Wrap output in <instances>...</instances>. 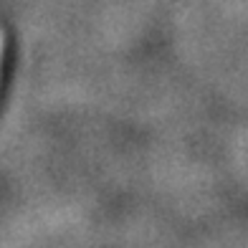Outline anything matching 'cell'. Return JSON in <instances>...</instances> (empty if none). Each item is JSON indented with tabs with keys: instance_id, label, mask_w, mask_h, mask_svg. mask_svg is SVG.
<instances>
[{
	"instance_id": "cell-1",
	"label": "cell",
	"mask_w": 248,
	"mask_h": 248,
	"mask_svg": "<svg viewBox=\"0 0 248 248\" xmlns=\"http://www.w3.org/2000/svg\"><path fill=\"white\" fill-rule=\"evenodd\" d=\"M0 63H3V31H0Z\"/></svg>"
}]
</instances>
